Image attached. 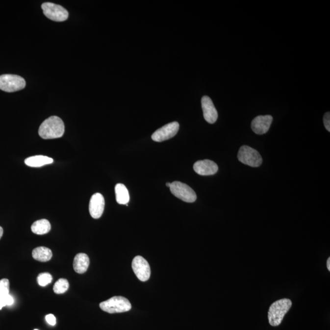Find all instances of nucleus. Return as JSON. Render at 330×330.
Masks as SVG:
<instances>
[{
    "label": "nucleus",
    "instance_id": "nucleus-1",
    "mask_svg": "<svg viewBox=\"0 0 330 330\" xmlns=\"http://www.w3.org/2000/svg\"><path fill=\"white\" fill-rule=\"evenodd\" d=\"M65 131L63 120L58 116H53L47 119L39 128V135L44 140L62 137Z\"/></svg>",
    "mask_w": 330,
    "mask_h": 330
},
{
    "label": "nucleus",
    "instance_id": "nucleus-2",
    "mask_svg": "<svg viewBox=\"0 0 330 330\" xmlns=\"http://www.w3.org/2000/svg\"><path fill=\"white\" fill-rule=\"evenodd\" d=\"M292 304L291 300L288 299H281L274 302L270 306L268 312V319L270 326L273 327L279 326L285 315L291 307Z\"/></svg>",
    "mask_w": 330,
    "mask_h": 330
},
{
    "label": "nucleus",
    "instance_id": "nucleus-3",
    "mask_svg": "<svg viewBox=\"0 0 330 330\" xmlns=\"http://www.w3.org/2000/svg\"><path fill=\"white\" fill-rule=\"evenodd\" d=\"M101 309L110 314L121 313L127 312L131 309V305L128 299L121 296L111 298L106 301L101 302Z\"/></svg>",
    "mask_w": 330,
    "mask_h": 330
},
{
    "label": "nucleus",
    "instance_id": "nucleus-4",
    "mask_svg": "<svg viewBox=\"0 0 330 330\" xmlns=\"http://www.w3.org/2000/svg\"><path fill=\"white\" fill-rule=\"evenodd\" d=\"M26 81L22 76L12 74L0 76V89L7 93H14L25 88Z\"/></svg>",
    "mask_w": 330,
    "mask_h": 330
},
{
    "label": "nucleus",
    "instance_id": "nucleus-5",
    "mask_svg": "<svg viewBox=\"0 0 330 330\" xmlns=\"http://www.w3.org/2000/svg\"><path fill=\"white\" fill-rule=\"evenodd\" d=\"M237 157L240 162L252 167H258L262 163L260 153L254 149L248 146H243L240 148Z\"/></svg>",
    "mask_w": 330,
    "mask_h": 330
},
{
    "label": "nucleus",
    "instance_id": "nucleus-6",
    "mask_svg": "<svg viewBox=\"0 0 330 330\" xmlns=\"http://www.w3.org/2000/svg\"><path fill=\"white\" fill-rule=\"evenodd\" d=\"M170 191L173 195L186 203H194L197 199V194L192 188L178 181L171 183Z\"/></svg>",
    "mask_w": 330,
    "mask_h": 330
},
{
    "label": "nucleus",
    "instance_id": "nucleus-7",
    "mask_svg": "<svg viewBox=\"0 0 330 330\" xmlns=\"http://www.w3.org/2000/svg\"><path fill=\"white\" fill-rule=\"evenodd\" d=\"M41 7L45 16L51 21L61 22L68 19V11L60 5L47 2L42 4Z\"/></svg>",
    "mask_w": 330,
    "mask_h": 330
},
{
    "label": "nucleus",
    "instance_id": "nucleus-8",
    "mask_svg": "<svg viewBox=\"0 0 330 330\" xmlns=\"http://www.w3.org/2000/svg\"><path fill=\"white\" fill-rule=\"evenodd\" d=\"M132 269L138 279L141 281H146L151 276V268L148 262L142 256L138 255L132 261Z\"/></svg>",
    "mask_w": 330,
    "mask_h": 330
},
{
    "label": "nucleus",
    "instance_id": "nucleus-9",
    "mask_svg": "<svg viewBox=\"0 0 330 330\" xmlns=\"http://www.w3.org/2000/svg\"><path fill=\"white\" fill-rule=\"evenodd\" d=\"M179 124L178 122H173L166 124L162 128L158 129L152 134V139L156 142H162L174 137L178 132Z\"/></svg>",
    "mask_w": 330,
    "mask_h": 330
},
{
    "label": "nucleus",
    "instance_id": "nucleus-10",
    "mask_svg": "<svg viewBox=\"0 0 330 330\" xmlns=\"http://www.w3.org/2000/svg\"><path fill=\"white\" fill-rule=\"evenodd\" d=\"M105 208V200L103 195L97 193L92 196L89 202V210L92 217L98 219L103 214Z\"/></svg>",
    "mask_w": 330,
    "mask_h": 330
},
{
    "label": "nucleus",
    "instance_id": "nucleus-11",
    "mask_svg": "<svg viewBox=\"0 0 330 330\" xmlns=\"http://www.w3.org/2000/svg\"><path fill=\"white\" fill-rule=\"evenodd\" d=\"M272 121V116H258L252 121V130L257 135H263V134L266 133L269 130Z\"/></svg>",
    "mask_w": 330,
    "mask_h": 330
},
{
    "label": "nucleus",
    "instance_id": "nucleus-12",
    "mask_svg": "<svg viewBox=\"0 0 330 330\" xmlns=\"http://www.w3.org/2000/svg\"><path fill=\"white\" fill-rule=\"evenodd\" d=\"M202 105L205 120L209 124H214L218 119V113L209 97H203Z\"/></svg>",
    "mask_w": 330,
    "mask_h": 330
},
{
    "label": "nucleus",
    "instance_id": "nucleus-13",
    "mask_svg": "<svg viewBox=\"0 0 330 330\" xmlns=\"http://www.w3.org/2000/svg\"><path fill=\"white\" fill-rule=\"evenodd\" d=\"M196 173L201 176L215 175L218 170V166L214 162L210 160L198 161L193 165Z\"/></svg>",
    "mask_w": 330,
    "mask_h": 330
},
{
    "label": "nucleus",
    "instance_id": "nucleus-14",
    "mask_svg": "<svg viewBox=\"0 0 330 330\" xmlns=\"http://www.w3.org/2000/svg\"><path fill=\"white\" fill-rule=\"evenodd\" d=\"M89 263L88 255L84 253H78L74 260V269L79 274H83L88 270Z\"/></svg>",
    "mask_w": 330,
    "mask_h": 330
},
{
    "label": "nucleus",
    "instance_id": "nucleus-15",
    "mask_svg": "<svg viewBox=\"0 0 330 330\" xmlns=\"http://www.w3.org/2000/svg\"><path fill=\"white\" fill-rule=\"evenodd\" d=\"M53 162V158L43 155H36L26 158L25 163L30 167H41L42 166L51 164Z\"/></svg>",
    "mask_w": 330,
    "mask_h": 330
},
{
    "label": "nucleus",
    "instance_id": "nucleus-16",
    "mask_svg": "<svg viewBox=\"0 0 330 330\" xmlns=\"http://www.w3.org/2000/svg\"><path fill=\"white\" fill-rule=\"evenodd\" d=\"M32 255L34 259L42 262L49 261L53 256L52 252L48 248L41 247L36 248L32 252Z\"/></svg>",
    "mask_w": 330,
    "mask_h": 330
},
{
    "label": "nucleus",
    "instance_id": "nucleus-17",
    "mask_svg": "<svg viewBox=\"0 0 330 330\" xmlns=\"http://www.w3.org/2000/svg\"><path fill=\"white\" fill-rule=\"evenodd\" d=\"M116 202L120 204H127L130 201L128 191L123 183H118L115 187Z\"/></svg>",
    "mask_w": 330,
    "mask_h": 330
},
{
    "label": "nucleus",
    "instance_id": "nucleus-18",
    "mask_svg": "<svg viewBox=\"0 0 330 330\" xmlns=\"http://www.w3.org/2000/svg\"><path fill=\"white\" fill-rule=\"evenodd\" d=\"M51 229V223L46 219L36 221L31 226L32 232L38 235L46 234Z\"/></svg>",
    "mask_w": 330,
    "mask_h": 330
},
{
    "label": "nucleus",
    "instance_id": "nucleus-19",
    "mask_svg": "<svg viewBox=\"0 0 330 330\" xmlns=\"http://www.w3.org/2000/svg\"><path fill=\"white\" fill-rule=\"evenodd\" d=\"M69 283L68 280L60 279L55 282L53 286V291L56 294H61L65 293L68 290Z\"/></svg>",
    "mask_w": 330,
    "mask_h": 330
},
{
    "label": "nucleus",
    "instance_id": "nucleus-20",
    "mask_svg": "<svg viewBox=\"0 0 330 330\" xmlns=\"http://www.w3.org/2000/svg\"><path fill=\"white\" fill-rule=\"evenodd\" d=\"M37 280L39 286L45 287L51 283L53 277L49 273H42L38 275Z\"/></svg>",
    "mask_w": 330,
    "mask_h": 330
},
{
    "label": "nucleus",
    "instance_id": "nucleus-21",
    "mask_svg": "<svg viewBox=\"0 0 330 330\" xmlns=\"http://www.w3.org/2000/svg\"><path fill=\"white\" fill-rule=\"evenodd\" d=\"M9 294V281L7 279L0 280V298Z\"/></svg>",
    "mask_w": 330,
    "mask_h": 330
},
{
    "label": "nucleus",
    "instance_id": "nucleus-22",
    "mask_svg": "<svg viewBox=\"0 0 330 330\" xmlns=\"http://www.w3.org/2000/svg\"><path fill=\"white\" fill-rule=\"evenodd\" d=\"M1 298L6 306H11V305H13L14 302V299L12 298L11 295H5V296L2 297Z\"/></svg>",
    "mask_w": 330,
    "mask_h": 330
},
{
    "label": "nucleus",
    "instance_id": "nucleus-23",
    "mask_svg": "<svg viewBox=\"0 0 330 330\" xmlns=\"http://www.w3.org/2000/svg\"><path fill=\"white\" fill-rule=\"evenodd\" d=\"M46 320L47 323L51 326H54L56 324V317H54L53 314H50L47 315L46 317Z\"/></svg>",
    "mask_w": 330,
    "mask_h": 330
},
{
    "label": "nucleus",
    "instance_id": "nucleus-24",
    "mask_svg": "<svg viewBox=\"0 0 330 330\" xmlns=\"http://www.w3.org/2000/svg\"><path fill=\"white\" fill-rule=\"evenodd\" d=\"M324 123L325 127L326 128L327 130L329 131H330V112H327L325 114L324 116Z\"/></svg>",
    "mask_w": 330,
    "mask_h": 330
},
{
    "label": "nucleus",
    "instance_id": "nucleus-25",
    "mask_svg": "<svg viewBox=\"0 0 330 330\" xmlns=\"http://www.w3.org/2000/svg\"><path fill=\"white\" fill-rule=\"evenodd\" d=\"M5 306H6V305H5L3 301H2L1 298H0V310L2 309V307Z\"/></svg>",
    "mask_w": 330,
    "mask_h": 330
},
{
    "label": "nucleus",
    "instance_id": "nucleus-26",
    "mask_svg": "<svg viewBox=\"0 0 330 330\" xmlns=\"http://www.w3.org/2000/svg\"><path fill=\"white\" fill-rule=\"evenodd\" d=\"M327 269L330 271V258L327 260Z\"/></svg>",
    "mask_w": 330,
    "mask_h": 330
},
{
    "label": "nucleus",
    "instance_id": "nucleus-27",
    "mask_svg": "<svg viewBox=\"0 0 330 330\" xmlns=\"http://www.w3.org/2000/svg\"><path fill=\"white\" fill-rule=\"evenodd\" d=\"M2 234H3V229H2L1 227H0V239H1Z\"/></svg>",
    "mask_w": 330,
    "mask_h": 330
},
{
    "label": "nucleus",
    "instance_id": "nucleus-28",
    "mask_svg": "<svg viewBox=\"0 0 330 330\" xmlns=\"http://www.w3.org/2000/svg\"><path fill=\"white\" fill-rule=\"evenodd\" d=\"M171 183L167 182L166 183V187H171Z\"/></svg>",
    "mask_w": 330,
    "mask_h": 330
},
{
    "label": "nucleus",
    "instance_id": "nucleus-29",
    "mask_svg": "<svg viewBox=\"0 0 330 330\" xmlns=\"http://www.w3.org/2000/svg\"><path fill=\"white\" fill-rule=\"evenodd\" d=\"M38 330L35 329V330Z\"/></svg>",
    "mask_w": 330,
    "mask_h": 330
}]
</instances>
